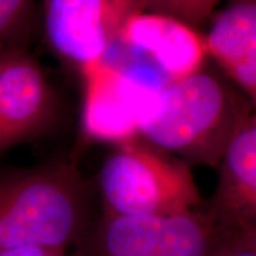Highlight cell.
Here are the masks:
<instances>
[{
    "label": "cell",
    "instance_id": "6da1fadb",
    "mask_svg": "<svg viewBox=\"0 0 256 256\" xmlns=\"http://www.w3.org/2000/svg\"><path fill=\"white\" fill-rule=\"evenodd\" d=\"M92 194L75 162L66 159L0 171V250H76L98 218Z\"/></svg>",
    "mask_w": 256,
    "mask_h": 256
},
{
    "label": "cell",
    "instance_id": "7a4b0ae2",
    "mask_svg": "<svg viewBox=\"0 0 256 256\" xmlns=\"http://www.w3.org/2000/svg\"><path fill=\"white\" fill-rule=\"evenodd\" d=\"M255 112L235 84L202 69L168 83L140 128L147 145L174 153L188 166L217 168L234 134Z\"/></svg>",
    "mask_w": 256,
    "mask_h": 256
},
{
    "label": "cell",
    "instance_id": "3957f363",
    "mask_svg": "<svg viewBox=\"0 0 256 256\" xmlns=\"http://www.w3.org/2000/svg\"><path fill=\"white\" fill-rule=\"evenodd\" d=\"M98 190L102 215L172 216L202 206L190 166L138 140L106 158Z\"/></svg>",
    "mask_w": 256,
    "mask_h": 256
},
{
    "label": "cell",
    "instance_id": "277c9868",
    "mask_svg": "<svg viewBox=\"0 0 256 256\" xmlns=\"http://www.w3.org/2000/svg\"><path fill=\"white\" fill-rule=\"evenodd\" d=\"M83 130L89 139L124 144L140 138L159 92L168 81L152 66L112 46L84 74Z\"/></svg>",
    "mask_w": 256,
    "mask_h": 256
},
{
    "label": "cell",
    "instance_id": "5b68a950",
    "mask_svg": "<svg viewBox=\"0 0 256 256\" xmlns=\"http://www.w3.org/2000/svg\"><path fill=\"white\" fill-rule=\"evenodd\" d=\"M226 234L202 208L172 216H98L80 256H210Z\"/></svg>",
    "mask_w": 256,
    "mask_h": 256
},
{
    "label": "cell",
    "instance_id": "8992f818",
    "mask_svg": "<svg viewBox=\"0 0 256 256\" xmlns=\"http://www.w3.org/2000/svg\"><path fill=\"white\" fill-rule=\"evenodd\" d=\"M139 0H48L43 2L48 43L83 75L104 58L130 16L145 11Z\"/></svg>",
    "mask_w": 256,
    "mask_h": 256
},
{
    "label": "cell",
    "instance_id": "52a82bcc",
    "mask_svg": "<svg viewBox=\"0 0 256 256\" xmlns=\"http://www.w3.org/2000/svg\"><path fill=\"white\" fill-rule=\"evenodd\" d=\"M58 101L36 58L11 46L0 52V151L46 134Z\"/></svg>",
    "mask_w": 256,
    "mask_h": 256
},
{
    "label": "cell",
    "instance_id": "ba28073f",
    "mask_svg": "<svg viewBox=\"0 0 256 256\" xmlns=\"http://www.w3.org/2000/svg\"><path fill=\"white\" fill-rule=\"evenodd\" d=\"M114 46L152 66L170 83L200 72L209 56L206 37L194 28L146 10L127 19Z\"/></svg>",
    "mask_w": 256,
    "mask_h": 256
},
{
    "label": "cell",
    "instance_id": "9c48e42d",
    "mask_svg": "<svg viewBox=\"0 0 256 256\" xmlns=\"http://www.w3.org/2000/svg\"><path fill=\"white\" fill-rule=\"evenodd\" d=\"M217 170L215 191L202 208L228 235L256 244V110L238 126Z\"/></svg>",
    "mask_w": 256,
    "mask_h": 256
},
{
    "label": "cell",
    "instance_id": "30bf717a",
    "mask_svg": "<svg viewBox=\"0 0 256 256\" xmlns=\"http://www.w3.org/2000/svg\"><path fill=\"white\" fill-rule=\"evenodd\" d=\"M208 54L256 110V0H240L217 14L206 37Z\"/></svg>",
    "mask_w": 256,
    "mask_h": 256
},
{
    "label": "cell",
    "instance_id": "8fae6325",
    "mask_svg": "<svg viewBox=\"0 0 256 256\" xmlns=\"http://www.w3.org/2000/svg\"><path fill=\"white\" fill-rule=\"evenodd\" d=\"M217 4V2H147L146 11L168 16L191 26L209 18Z\"/></svg>",
    "mask_w": 256,
    "mask_h": 256
},
{
    "label": "cell",
    "instance_id": "7c38bea8",
    "mask_svg": "<svg viewBox=\"0 0 256 256\" xmlns=\"http://www.w3.org/2000/svg\"><path fill=\"white\" fill-rule=\"evenodd\" d=\"M34 4L28 0H0V42L10 40L23 30Z\"/></svg>",
    "mask_w": 256,
    "mask_h": 256
},
{
    "label": "cell",
    "instance_id": "4fadbf2b",
    "mask_svg": "<svg viewBox=\"0 0 256 256\" xmlns=\"http://www.w3.org/2000/svg\"><path fill=\"white\" fill-rule=\"evenodd\" d=\"M210 256H256V244L226 235Z\"/></svg>",
    "mask_w": 256,
    "mask_h": 256
},
{
    "label": "cell",
    "instance_id": "5bb4252c",
    "mask_svg": "<svg viewBox=\"0 0 256 256\" xmlns=\"http://www.w3.org/2000/svg\"><path fill=\"white\" fill-rule=\"evenodd\" d=\"M0 256H80L76 250L66 252L36 246H24L0 250Z\"/></svg>",
    "mask_w": 256,
    "mask_h": 256
}]
</instances>
